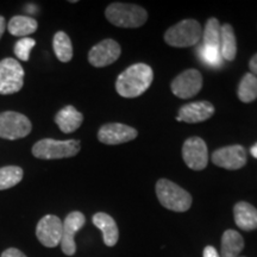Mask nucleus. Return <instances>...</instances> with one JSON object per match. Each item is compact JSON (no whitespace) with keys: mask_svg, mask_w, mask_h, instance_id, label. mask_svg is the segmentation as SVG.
<instances>
[{"mask_svg":"<svg viewBox=\"0 0 257 257\" xmlns=\"http://www.w3.org/2000/svg\"><path fill=\"white\" fill-rule=\"evenodd\" d=\"M105 16L111 24L127 29L142 27L148 19V14L143 8L125 3H112L106 9Z\"/></svg>","mask_w":257,"mask_h":257,"instance_id":"f03ea898","label":"nucleus"},{"mask_svg":"<svg viewBox=\"0 0 257 257\" xmlns=\"http://www.w3.org/2000/svg\"><path fill=\"white\" fill-rule=\"evenodd\" d=\"M170 87L173 94L178 98H193L200 92L202 87V76L197 69H187L173 80Z\"/></svg>","mask_w":257,"mask_h":257,"instance_id":"6e6552de","label":"nucleus"},{"mask_svg":"<svg viewBox=\"0 0 257 257\" xmlns=\"http://www.w3.org/2000/svg\"><path fill=\"white\" fill-rule=\"evenodd\" d=\"M182 157L188 168L193 170H202L208 163V150L202 138L191 137L182 147Z\"/></svg>","mask_w":257,"mask_h":257,"instance_id":"9d476101","label":"nucleus"},{"mask_svg":"<svg viewBox=\"0 0 257 257\" xmlns=\"http://www.w3.org/2000/svg\"><path fill=\"white\" fill-rule=\"evenodd\" d=\"M220 54L223 60L233 61L237 54V41L233 29L230 24L221 25L220 31Z\"/></svg>","mask_w":257,"mask_h":257,"instance_id":"412c9836","label":"nucleus"},{"mask_svg":"<svg viewBox=\"0 0 257 257\" xmlns=\"http://www.w3.org/2000/svg\"><path fill=\"white\" fill-rule=\"evenodd\" d=\"M86 223V218L81 212L74 211L70 212L68 216L66 217V219L63 221V227H62V238H61V249L64 255L67 256H73L76 252V244L74 240L76 232L80 229H82V226Z\"/></svg>","mask_w":257,"mask_h":257,"instance_id":"9b49d317","label":"nucleus"},{"mask_svg":"<svg viewBox=\"0 0 257 257\" xmlns=\"http://www.w3.org/2000/svg\"><path fill=\"white\" fill-rule=\"evenodd\" d=\"M244 249V239L239 232L226 230L221 237V257H238Z\"/></svg>","mask_w":257,"mask_h":257,"instance_id":"aec40b11","label":"nucleus"},{"mask_svg":"<svg viewBox=\"0 0 257 257\" xmlns=\"http://www.w3.org/2000/svg\"><path fill=\"white\" fill-rule=\"evenodd\" d=\"M156 194L161 205L170 211L186 212L192 205L191 194L167 179L157 181Z\"/></svg>","mask_w":257,"mask_h":257,"instance_id":"7ed1b4c3","label":"nucleus"},{"mask_svg":"<svg viewBox=\"0 0 257 257\" xmlns=\"http://www.w3.org/2000/svg\"><path fill=\"white\" fill-rule=\"evenodd\" d=\"M38 24L35 18L29 16H15L8 24V30L10 34L17 37H28L37 30Z\"/></svg>","mask_w":257,"mask_h":257,"instance_id":"6ab92c4d","label":"nucleus"},{"mask_svg":"<svg viewBox=\"0 0 257 257\" xmlns=\"http://www.w3.org/2000/svg\"><path fill=\"white\" fill-rule=\"evenodd\" d=\"M154 79L152 67L146 63L130 66L118 76L115 89L124 98H136L150 87Z\"/></svg>","mask_w":257,"mask_h":257,"instance_id":"f257e3e1","label":"nucleus"},{"mask_svg":"<svg viewBox=\"0 0 257 257\" xmlns=\"http://www.w3.org/2000/svg\"><path fill=\"white\" fill-rule=\"evenodd\" d=\"M202 37L200 24L193 19H185L174 27L169 28L165 34V41L170 47L187 48L197 44Z\"/></svg>","mask_w":257,"mask_h":257,"instance_id":"39448f33","label":"nucleus"},{"mask_svg":"<svg viewBox=\"0 0 257 257\" xmlns=\"http://www.w3.org/2000/svg\"><path fill=\"white\" fill-rule=\"evenodd\" d=\"M120 53V46L117 42L113 40H104L89 50L88 61L92 66L101 68L115 62L119 59Z\"/></svg>","mask_w":257,"mask_h":257,"instance_id":"f8f14e48","label":"nucleus"},{"mask_svg":"<svg viewBox=\"0 0 257 257\" xmlns=\"http://www.w3.org/2000/svg\"><path fill=\"white\" fill-rule=\"evenodd\" d=\"M31 121L27 115L15 111L0 113V137L5 140H18L31 133Z\"/></svg>","mask_w":257,"mask_h":257,"instance_id":"0eeeda50","label":"nucleus"},{"mask_svg":"<svg viewBox=\"0 0 257 257\" xmlns=\"http://www.w3.org/2000/svg\"><path fill=\"white\" fill-rule=\"evenodd\" d=\"M92 221L102 232V239H104L105 245L114 246L119 239V230H118L117 223L113 218L104 212H99L93 216Z\"/></svg>","mask_w":257,"mask_h":257,"instance_id":"dca6fc26","label":"nucleus"},{"mask_svg":"<svg viewBox=\"0 0 257 257\" xmlns=\"http://www.w3.org/2000/svg\"><path fill=\"white\" fill-rule=\"evenodd\" d=\"M83 115L74 106H66L57 112L55 123L63 134H72L81 126Z\"/></svg>","mask_w":257,"mask_h":257,"instance_id":"f3484780","label":"nucleus"},{"mask_svg":"<svg viewBox=\"0 0 257 257\" xmlns=\"http://www.w3.org/2000/svg\"><path fill=\"white\" fill-rule=\"evenodd\" d=\"M238 98L243 102H252L257 99V76L251 73L245 74L240 80L237 91Z\"/></svg>","mask_w":257,"mask_h":257,"instance_id":"b1692460","label":"nucleus"},{"mask_svg":"<svg viewBox=\"0 0 257 257\" xmlns=\"http://www.w3.org/2000/svg\"><path fill=\"white\" fill-rule=\"evenodd\" d=\"M0 257H27V255L16 248H9L2 253Z\"/></svg>","mask_w":257,"mask_h":257,"instance_id":"cd10ccee","label":"nucleus"},{"mask_svg":"<svg viewBox=\"0 0 257 257\" xmlns=\"http://www.w3.org/2000/svg\"><path fill=\"white\" fill-rule=\"evenodd\" d=\"M249 68H250V72H251V74L257 76V54L256 55H253L252 59L250 60Z\"/></svg>","mask_w":257,"mask_h":257,"instance_id":"c756f323","label":"nucleus"},{"mask_svg":"<svg viewBox=\"0 0 257 257\" xmlns=\"http://www.w3.org/2000/svg\"><path fill=\"white\" fill-rule=\"evenodd\" d=\"M214 113V106L208 101H197L191 102L182 106L179 111V115L176 118L178 121H186V123L194 124L200 123L208 119Z\"/></svg>","mask_w":257,"mask_h":257,"instance_id":"2eb2a0df","label":"nucleus"},{"mask_svg":"<svg viewBox=\"0 0 257 257\" xmlns=\"http://www.w3.org/2000/svg\"><path fill=\"white\" fill-rule=\"evenodd\" d=\"M80 152V142L75 140H41L32 147V155L41 160H60L75 156Z\"/></svg>","mask_w":257,"mask_h":257,"instance_id":"20e7f679","label":"nucleus"},{"mask_svg":"<svg viewBox=\"0 0 257 257\" xmlns=\"http://www.w3.org/2000/svg\"><path fill=\"white\" fill-rule=\"evenodd\" d=\"M5 29H6V21L3 16H0V38H2L3 35H4Z\"/></svg>","mask_w":257,"mask_h":257,"instance_id":"7c9ffc66","label":"nucleus"},{"mask_svg":"<svg viewBox=\"0 0 257 257\" xmlns=\"http://www.w3.org/2000/svg\"><path fill=\"white\" fill-rule=\"evenodd\" d=\"M220 31L221 24L217 18H210L205 25L204 34H202V47L214 48L220 50Z\"/></svg>","mask_w":257,"mask_h":257,"instance_id":"5701e85b","label":"nucleus"},{"mask_svg":"<svg viewBox=\"0 0 257 257\" xmlns=\"http://www.w3.org/2000/svg\"><path fill=\"white\" fill-rule=\"evenodd\" d=\"M23 179V169L17 166H8L0 168V191L15 187Z\"/></svg>","mask_w":257,"mask_h":257,"instance_id":"393cba45","label":"nucleus"},{"mask_svg":"<svg viewBox=\"0 0 257 257\" xmlns=\"http://www.w3.org/2000/svg\"><path fill=\"white\" fill-rule=\"evenodd\" d=\"M36 44V41L31 37L21 38L15 46V55L21 61H29L31 49Z\"/></svg>","mask_w":257,"mask_h":257,"instance_id":"bb28decb","label":"nucleus"},{"mask_svg":"<svg viewBox=\"0 0 257 257\" xmlns=\"http://www.w3.org/2000/svg\"><path fill=\"white\" fill-rule=\"evenodd\" d=\"M55 55L61 62H69L73 59V46L68 35L63 31L56 32L53 40Z\"/></svg>","mask_w":257,"mask_h":257,"instance_id":"4be33fe9","label":"nucleus"},{"mask_svg":"<svg viewBox=\"0 0 257 257\" xmlns=\"http://www.w3.org/2000/svg\"><path fill=\"white\" fill-rule=\"evenodd\" d=\"M138 133L136 128L128 126L125 124L110 123L102 125L98 133V140L101 143L108 146H115L134 141L137 137Z\"/></svg>","mask_w":257,"mask_h":257,"instance_id":"4468645a","label":"nucleus"},{"mask_svg":"<svg viewBox=\"0 0 257 257\" xmlns=\"http://www.w3.org/2000/svg\"><path fill=\"white\" fill-rule=\"evenodd\" d=\"M236 225L244 231L257 229V210L245 201L237 202L233 208Z\"/></svg>","mask_w":257,"mask_h":257,"instance_id":"a211bd4d","label":"nucleus"},{"mask_svg":"<svg viewBox=\"0 0 257 257\" xmlns=\"http://www.w3.org/2000/svg\"><path fill=\"white\" fill-rule=\"evenodd\" d=\"M250 153H251V155L255 157V159H257V143L255 144V146L251 147V149H250Z\"/></svg>","mask_w":257,"mask_h":257,"instance_id":"2f4dec72","label":"nucleus"},{"mask_svg":"<svg viewBox=\"0 0 257 257\" xmlns=\"http://www.w3.org/2000/svg\"><path fill=\"white\" fill-rule=\"evenodd\" d=\"M202 255H204V257H220L219 253H218V251L216 250V248H213V246H211V245H207L206 248L204 249Z\"/></svg>","mask_w":257,"mask_h":257,"instance_id":"c85d7f7f","label":"nucleus"},{"mask_svg":"<svg viewBox=\"0 0 257 257\" xmlns=\"http://www.w3.org/2000/svg\"><path fill=\"white\" fill-rule=\"evenodd\" d=\"M63 223L57 216L47 214L38 221L36 226V237L41 244L47 248H55L62 238Z\"/></svg>","mask_w":257,"mask_h":257,"instance_id":"1a4fd4ad","label":"nucleus"},{"mask_svg":"<svg viewBox=\"0 0 257 257\" xmlns=\"http://www.w3.org/2000/svg\"><path fill=\"white\" fill-rule=\"evenodd\" d=\"M212 162L229 170L240 169L246 163V152L242 146L220 148L212 154Z\"/></svg>","mask_w":257,"mask_h":257,"instance_id":"ddd939ff","label":"nucleus"},{"mask_svg":"<svg viewBox=\"0 0 257 257\" xmlns=\"http://www.w3.org/2000/svg\"><path fill=\"white\" fill-rule=\"evenodd\" d=\"M200 59L204 61V63L208 64L211 67H219L223 63V57H221L220 50L214 49V48H208V47H202L200 48Z\"/></svg>","mask_w":257,"mask_h":257,"instance_id":"a878e982","label":"nucleus"},{"mask_svg":"<svg viewBox=\"0 0 257 257\" xmlns=\"http://www.w3.org/2000/svg\"><path fill=\"white\" fill-rule=\"evenodd\" d=\"M24 85V69L17 60L4 59L0 61V94H14Z\"/></svg>","mask_w":257,"mask_h":257,"instance_id":"423d86ee","label":"nucleus"}]
</instances>
